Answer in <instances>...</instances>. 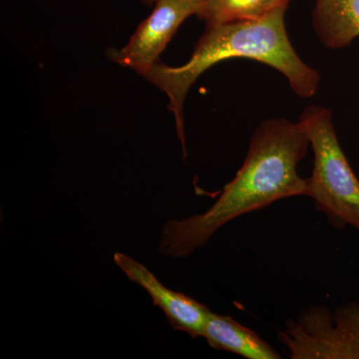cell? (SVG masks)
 I'll return each instance as SVG.
<instances>
[{
    "mask_svg": "<svg viewBox=\"0 0 359 359\" xmlns=\"http://www.w3.org/2000/svg\"><path fill=\"white\" fill-rule=\"evenodd\" d=\"M309 147L308 132L301 122L264 120L252 134L242 167L212 207L202 214L165 224L160 254L184 259L207 245L233 219L287 198L308 197V178H302L297 167Z\"/></svg>",
    "mask_w": 359,
    "mask_h": 359,
    "instance_id": "6da1fadb",
    "label": "cell"
},
{
    "mask_svg": "<svg viewBox=\"0 0 359 359\" xmlns=\"http://www.w3.org/2000/svg\"><path fill=\"white\" fill-rule=\"evenodd\" d=\"M287 8L276 9L261 20L207 23L188 62L181 66L157 63L144 78L166 94L168 108L175 118L177 134L187 157L184 104L201 75L230 59L256 60L275 68L287 78L301 98L318 92L320 74L304 63L290 43L285 27Z\"/></svg>",
    "mask_w": 359,
    "mask_h": 359,
    "instance_id": "7a4b0ae2",
    "label": "cell"
},
{
    "mask_svg": "<svg viewBox=\"0 0 359 359\" xmlns=\"http://www.w3.org/2000/svg\"><path fill=\"white\" fill-rule=\"evenodd\" d=\"M299 121L308 132L313 168L308 197L334 229L351 226L359 233V179L349 164L327 108H306Z\"/></svg>",
    "mask_w": 359,
    "mask_h": 359,
    "instance_id": "3957f363",
    "label": "cell"
},
{
    "mask_svg": "<svg viewBox=\"0 0 359 359\" xmlns=\"http://www.w3.org/2000/svg\"><path fill=\"white\" fill-rule=\"evenodd\" d=\"M292 359H359V302L309 306L278 332Z\"/></svg>",
    "mask_w": 359,
    "mask_h": 359,
    "instance_id": "277c9868",
    "label": "cell"
},
{
    "mask_svg": "<svg viewBox=\"0 0 359 359\" xmlns=\"http://www.w3.org/2000/svg\"><path fill=\"white\" fill-rule=\"evenodd\" d=\"M152 13L135 30L128 42L110 52V59L121 67L129 68L141 76L157 63L161 54L175 36L180 26L200 8L185 0H157Z\"/></svg>",
    "mask_w": 359,
    "mask_h": 359,
    "instance_id": "5b68a950",
    "label": "cell"
},
{
    "mask_svg": "<svg viewBox=\"0 0 359 359\" xmlns=\"http://www.w3.org/2000/svg\"><path fill=\"white\" fill-rule=\"evenodd\" d=\"M114 263L131 282L140 285L152 299L153 304L166 316L176 332H185L193 339L202 337L211 309L197 299L170 290L144 264L122 252H115Z\"/></svg>",
    "mask_w": 359,
    "mask_h": 359,
    "instance_id": "8992f818",
    "label": "cell"
},
{
    "mask_svg": "<svg viewBox=\"0 0 359 359\" xmlns=\"http://www.w3.org/2000/svg\"><path fill=\"white\" fill-rule=\"evenodd\" d=\"M202 337L218 351L247 359H280V353L250 328L241 325L231 316L211 311L205 321Z\"/></svg>",
    "mask_w": 359,
    "mask_h": 359,
    "instance_id": "52a82bcc",
    "label": "cell"
},
{
    "mask_svg": "<svg viewBox=\"0 0 359 359\" xmlns=\"http://www.w3.org/2000/svg\"><path fill=\"white\" fill-rule=\"evenodd\" d=\"M313 26L328 48L349 46L359 37V0H316Z\"/></svg>",
    "mask_w": 359,
    "mask_h": 359,
    "instance_id": "ba28073f",
    "label": "cell"
},
{
    "mask_svg": "<svg viewBox=\"0 0 359 359\" xmlns=\"http://www.w3.org/2000/svg\"><path fill=\"white\" fill-rule=\"evenodd\" d=\"M290 0H207L198 18L207 23L257 20L276 9L287 8Z\"/></svg>",
    "mask_w": 359,
    "mask_h": 359,
    "instance_id": "9c48e42d",
    "label": "cell"
},
{
    "mask_svg": "<svg viewBox=\"0 0 359 359\" xmlns=\"http://www.w3.org/2000/svg\"><path fill=\"white\" fill-rule=\"evenodd\" d=\"M140 1L142 4H146V6H153V4H154L157 0H140ZM185 1L191 2V4H195V6L199 7L201 11V8H202L203 6H204L205 2L207 1V0H185Z\"/></svg>",
    "mask_w": 359,
    "mask_h": 359,
    "instance_id": "30bf717a",
    "label": "cell"
},
{
    "mask_svg": "<svg viewBox=\"0 0 359 359\" xmlns=\"http://www.w3.org/2000/svg\"><path fill=\"white\" fill-rule=\"evenodd\" d=\"M358 117H359V114H358Z\"/></svg>",
    "mask_w": 359,
    "mask_h": 359,
    "instance_id": "8fae6325",
    "label": "cell"
}]
</instances>
